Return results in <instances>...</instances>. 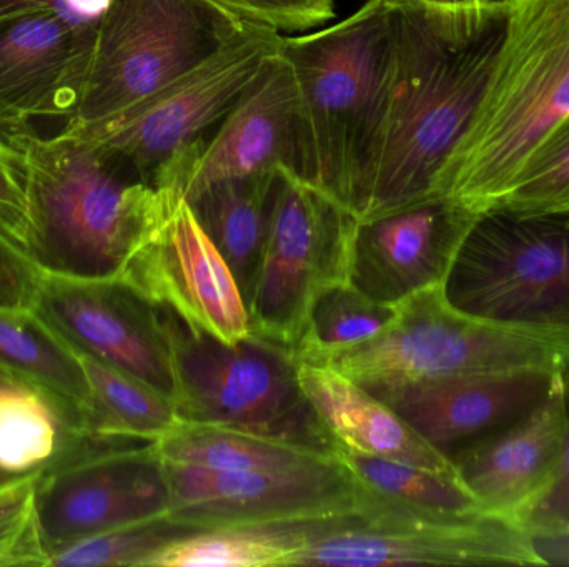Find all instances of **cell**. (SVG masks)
I'll return each mask as SVG.
<instances>
[{
	"label": "cell",
	"mask_w": 569,
	"mask_h": 567,
	"mask_svg": "<svg viewBox=\"0 0 569 567\" xmlns=\"http://www.w3.org/2000/svg\"><path fill=\"white\" fill-rule=\"evenodd\" d=\"M395 2L390 103L358 220L437 196L438 180L480 107L507 33L508 9Z\"/></svg>",
	"instance_id": "cell-1"
},
{
	"label": "cell",
	"mask_w": 569,
	"mask_h": 567,
	"mask_svg": "<svg viewBox=\"0 0 569 567\" xmlns=\"http://www.w3.org/2000/svg\"><path fill=\"white\" fill-rule=\"evenodd\" d=\"M3 126L23 156L29 262L49 275L119 280L180 193L150 185L70 126L49 136L29 123Z\"/></svg>",
	"instance_id": "cell-2"
},
{
	"label": "cell",
	"mask_w": 569,
	"mask_h": 567,
	"mask_svg": "<svg viewBox=\"0 0 569 567\" xmlns=\"http://www.w3.org/2000/svg\"><path fill=\"white\" fill-rule=\"evenodd\" d=\"M395 0H368L333 26L282 36L300 93L301 179L355 216L367 199L395 70Z\"/></svg>",
	"instance_id": "cell-3"
},
{
	"label": "cell",
	"mask_w": 569,
	"mask_h": 567,
	"mask_svg": "<svg viewBox=\"0 0 569 567\" xmlns=\"http://www.w3.org/2000/svg\"><path fill=\"white\" fill-rule=\"evenodd\" d=\"M569 117V0H517L480 107L437 196L493 205Z\"/></svg>",
	"instance_id": "cell-4"
},
{
	"label": "cell",
	"mask_w": 569,
	"mask_h": 567,
	"mask_svg": "<svg viewBox=\"0 0 569 567\" xmlns=\"http://www.w3.org/2000/svg\"><path fill=\"white\" fill-rule=\"evenodd\" d=\"M443 286L475 318L569 336V206L481 210Z\"/></svg>",
	"instance_id": "cell-5"
},
{
	"label": "cell",
	"mask_w": 569,
	"mask_h": 567,
	"mask_svg": "<svg viewBox=\"0 0 569 567\" xmlns=\"http://www.w3.org/2000/svg\"><path fill=\"white\" fill-rule=\"evenodd\" d=\"M159 310L183 423L242 429L335 453L298 383L300 360L293 348L253 333L226 343L169 308Z\"/></svg>",
	"instance_id": "cell-6"
},
{
	"label": "cell",
	"mask_w": 569,
	"mask_h": 567,
	"mask_svg": "<svg viewBox=\"0 0 569 567\" xmlns=\"http://www.w3.org/2000/svg\"><path fill=\"white\" fill-rule=\"evenodd\" d=\"M361 388L488 373L569 365V336L538 335L475 318L455 308L445 286L421 290L398 303L393 320L363 345L323 362Z\"/></svg>",
	"instance_id": "cell-7"
},
{
	"label": "cell",
	"mask_w": 569,
	"mask_h": 567,
	"mask_svg": "<svg viewBox=\"0 0 569 567\" xmlns=\"http://www.w3.org/2000/svg\"><path fill=\"white\" fill-rule=\"evenodd\" d=\"M256 27L217 0H112L70 125L130 109Z\"/></svg>",
	"instance_id": "cell-8"
},
{
	"label": "cell",
	"mask_w": 569,
	"mask_h": 567,
	"mask_svg": "<svg viewBox=\"0 0 569 567\" xmlns=\"http://www.w3.org/2000/svg\"><path fill=\"white\" fill-rule=\"evenodd\" d=\"M282 33L256 27L202 65L130 109L67 125L119 155L159 190L183 196L207 139L276 55Z\"/></svg>",
	"instance_id": "cell-9"
},
{
	"label": "cell",
	"mask_w": 569,
	"mask_h": 567,
	"mask_svg": "<svg viewBox=\"0 0 569 567\" xmlns=\"http://www.w3.org/2000/svg\"><path fill=\"white\" fill-rule=\"evenodd\" d=\"M360 489V488H358ZM535 538L497 516L387 505L360 489L355 518L310 523L297 566H543Z\"/></svg>",
	"instance_id": "cell-10"
},
{
	"label": "cell",
	"mask_w": 569,
	"mask_h": 567,
	"mask_svg": "<svg viewBox=\"0 0 569 567\" xmlns=\"http://www.w3.org/2000/svg\"><path fill=\"white\" fill-rule=\"evenodd\" d=\"M153 445L63 433L56 456L37 476V528L47 563L52 553L77 539L167 518L169 485Z\"/></svg>",
	"instance_id": "cell-11"
},
{
	"label": "cell",
	"mask_w": 569,
	"mask_h": 567,
	"mask_svg": "<svg viewBox=\"0 0 569 567\" xmlns=\"http://www.w3.org/2000/svg\"><path fill=\"white\" fill-rule=\"evenodd\" d=\"M358 219L337 200L279 170L262 265L247 302L253 335L297 352L318 296L350 282Z\"/></svg>",
	"instance_id": "cell-12"
},
{
	"label": "cell",
	"mask_w": 569,
	"mask_h": 567,
	"mask_svg": "<svg viewBox=\"0 0 569 567\" xmlns=\"http://www.w3.org/2000/svg\"><path fill=\"white\" fill-rule=\"evenodd\" d=\"M167 519L190 531L355 518L360 489L340 458L291 472H216L162 463Z\"/></svg>",
	"instance_id": "cell-13"
},
{
	"label": "cell",
	"mask_w": 569,
	"mask_h": 567,
	"mask_svg": "<svg viewBox=\"0 0 569 567\" xmlns=\"http://www.w3.org/2000/svg\"><path fill=\"white\" fill-rule=\"evenodd\" d=\"M30 310L70 348L137 376L176 402L172 348L159 306L126 283L39 272Z\"/></svg>",
	"instance_id": "cell-14"
},
{
	"label": "cell",
	"mask_w": 569,
	"mask_h": 567,
	"mask_svg": "<svg viewBox=\"0 0 569 567\" xmlns=\"http://www.w3.org/2000/svg\"><path fill=\"white\" fill-rule=\"evenodd\" d=\"M119 280L222 342L252 335L239 283L182 195L170 202Z\"/></svg>",
	"instance_id": "cell-15"
},
{
	"label": "cell",
	"mask_w": 569,
	"mask_h": 567,
	"mask_svg": "<svg viewBox=\"0 0 569 567\" xmlns=\"http://www.w3.org/2000/svg\"><path fill=\"white\" fill-rule=\"evenodd\" d=\"M478 215L460 200L435 196L377 219L358 220L348 280L385 305L445 285Z\"/></svg>",
	"instance_id": "cell-16"
},
{
	"label": "cell",
	"mask_w": 569,
	"mask_h": 567,
	"mask_svg": "<svg viewBox=\"0 0 569 567\" xmlns=\"http://www.w3.org/2000/svg\"><path fill=\"white\" fill-rule=\"evenodd\" d=\"M558 383L560 373L520 369L403 383L370 393L451 462L470 446L527 418Z\"/></svg>",
	"instance_id": "cell-17"
},
{
	"label": "cell",
	"mask_w": 569,
	"mask_h": 567,
	"mask_svg": "<svg viewBox=\"0 0 569 567\" xmlns=\"http://www.w3.org/2000/svg\"><path fill=\"white\" fill-rule=\"evenodd\" d=\"M303 163L300 93L279 49L207 139L183 199L236 176L288 170L301 179Z\"/></svg>",
	"instance_id": "cell-18"
},
{
	"label": "cell",
	"mask_w": 569,
	"mask_h": 567,
	"mask_svg": "<svg viewBox=\"0 0 569 567\" xmlns=\"http://www.w3.org/2000/svg\"><path fill=\"white\" fill-rule=\"evenodd\" d=\"M96 37L49 12L0 20V125L76 115ZM62 125V126H63Z\"/></svg>",
	"instance_id": "cell-19"
},
{
	"label": "cell",
	"mask_w": 569,
	"mask_h": 567,
	"mask_svg": "<svg viewBox=\"0 0 569 567\" xmlns=\"http://www.w3.org/2000/svg\"><path fill=\"white\" fill-rule=\"evenodd\" d=\"M563 386L517 425L451 459L461 485L485 515L518 525L557 475L567 442Z\"/></svg>",
	"instance_id": "cell-20"
},
{
	"label": "cell",
	"mask_w": 569,
	"mask_h": 567,
	"mask_svg": "<svg viewBox=\"0 0 569 567\" xmlns=\"http://www.w3.org/2000/svg\"><path fill=\"white\" fill-rule=\"evenodd\" d=\"M298 383L335 453L393 459L458 479L447 456L428 445L387 403L333 366L300 360Z\"/></svg>",
	"instance_id": "cell-21"
},
{
	"label": "cell",
	"mask_w": 569,
	"mask_h": 567,
	"mask_svg": "<svg viewBox=\"0 0 569 567\" xmlns=\"http://www.w3.org/2000/svg\"><path fill=\"white\" fill-rule=\"evenodd\" d=\"M0 373L52 403L63 433H80L89 413V388L73 350L32 310L0 308Z\"/></svg>",
	"instance_id": "cell-22"
},
{
	"label": "cell",
	"mask_w": 569,
	"mask_h": 567,
	"mask_svg": "<svg viewBox=\"0 0 569 567\" xmlns=\"http://www.w3.org/2000/svg\"><path fill=\"white\" fill-rule=\"evenodd\" d=\"M279 172L236 176L210 183L190 196L196 213L249 302L262 265Z\"/></svg>",
	"instance_id": "cell-23"
},
{
	"label": "cell",
	"mask_w": 569,
	"mask_h": 567,
	"mask_svg": "<svg viewBox=\"0 0 569 567\" xmlns=\"http://www.w3.org/2000/svg\"><path fill=\"white\" fill-rule=\"evenodd\" d=\"M153 446L162 463L216 472H291L337 458L311 446L196 423H180Z\"/></svg>",
	"instance_id": "cell-24"
},
{
	"label": "cell",
	"mask_w": 569,
	"mask_h": 567,
	"mask_svg": "<svg viewBox=\"0 0 569 567\" xmlns=\"http://www.w3.org/2000/svg\"><path fill=\"white\" fill-rule=\"evenodd\" d=\"M73 353L89 388V413L80 433L156 443L183 423L166 393L87 353Z\"/></svg>",
	"instance_id": "cell-25"
},
{
	"label": "cell",
	"mask_w": 569,
	"mask_h": 567,
	"mask_svg": "<svg viewBox=\"0 0 569 567\" xmlns=\"http://www.w3.org/2000/svg\"><path fill=\"white\" fill-rule=\"evenodd\" d=\"M308 525L190 531L157 549L146 567L297 566Z\"/></svg>",
	"instance_id": "cell-26"
},
{
	"label": "cell",
	"mask_w": 569,
	"mask_h": 567,
	"mask_svg": "<svg viewBox=\"0 0 569 567\" xmlns=\"http://www.w3.org/2000/svg\"><path fill=\"white\" fill-rule=\"evenodd\" d=\"M358 488L378 502L448 515L483 513L458 479L420 466L375 456L337 453Z\"/></svg>",
	"instance_id": "cell-27"
},
{
	"label": "cell",
	"mask_w": 569,
	"mask_h": 567,
	"mask_svg": "<svg viewBox=\"0 0 569 567\" xmlns=\"http://www.w3.org/2000/svg\"><path fill=\"white\" fill-rule=\"evenodd\" d=\"M395 313L397 305L375 302L350 282L337 283L311 306L297 348L298 360L323 363L337 353L363 345L387 328Z\"/></svg>",
	"instance_id": "cell-28"
},
{
	"label": "cell",
	"mask_w": 569,
	"mask_h": 567,
	"mask_svg": "<svg viewBox=\"0 0 569 567\" xmlns=\"http://www.w3.org/2000/svg\"><path fill=\"white\" fill-rule=\"evenodd\" d=\"M63 425L46 396L0 382V478L36 472L56 456Z\"/></svg>",
	"instance_id": "cell-29"
},
{
	"label": "cell",
	"mask_w": 569,
	"mask_h": 567,
	"mask_svg": "<svg viewBox=\"0 0 569 567\" xmlns=\"http://www.w3.org/2000/svg\"><path fill=\"white\" fill-rule=\"evenodd\" d=\"M187 533H190V529L173 525L167 518L133 523V525L120 526V528L77 539L52 553L47 566L146 567L150 556L157 549Z\"/></svg>",
	"instance_id": "cell-30"
},
{
	"label": "cell",
	"mask_w": 569,
	"mask_h": 567,
	"mask_svg": "<svg viewBox=\"0 0 569 567\" xmlns=\"http://www.w3.org/2000/svg\"><path fill=\"white\" fill-rule=\"evenodd\" d=\"M493 205L525 210L569 206V117L548 136L511 189Z\"/></svg>",
	"instance_id": "cell-31"
},
{
	"label": "cell",
	"mask_w": 569,
	"mask_h": 567,
	"mask_svg": "<svg viewBox=\"0 0 569 567\" xmlns=\"http://www.w3.org/2000/svg\"><path fill=\"white\" fill-rule=\"evenodd\" d=\"M36 472L0 478V567L47 566L36 516Z\"/></svg>",
	"instance_id": "cell-32"
},
{
	"label": "cell",
	"mask_w": 569,
	"mask_h": 567,
	"mask_svg": "<svg viewBox=\"0 0 569 567\" xmlns=\"http://www.w3.org/2000/svg\"><path fill=\"white\" fill-rule=\"evenodd\" d=\"M0 240L29 262L23 156L3 125H0Z\"/></svg>",
	"instance_id": "cell-33"
},
{
	"label": "cell",
	"mask_w": 569,
	"mask_h": 567,
	"mask_svg": "<svg viewBox=\"0 0 569 567\" xmlns=\"http://www.w3.org/2000/svg\"><path fill=\"white\" fill-rule=\"evenodd\" d=\"M560 375L568 419L563 455L550 488L518 522V526L535 539L569 538V365Z\"/></svg>",
	"instance_id": "cell-34"
},
{
	"label": "cell",
	"mask_w": 569,
	"mask_h": 567,
	"mask_svg": "<svg viewBox=\"0 0 569 567\" xmlns=\"http://www.w3.org/2000/svg\"><path fill=\"white\" fill-rule=\"evenodd\" d=\"M277 32L317 29L333 19L337 0H217Z\"/></svg>",
	"instance_id": "cell-35"
},
{
	"label": "cell",
	"mask_w": 569,
	"mask_h": 567,
	"mask_svg": "<svg viewBox=\"0 0 569 567\" xmlns=\"http://www.w3.org/2000/svg\"><path fill=\"white\" fill-rule=\"evenodd\" d=\"M112 0H0V20L27 13L60 17L82 36L96 37Z\"/></svg>",
	"instance_id": "cell-36"
},
{
	"label": "cell",
	"mask_w": 569,
	"mask_h": 567,
	"mask_svg": "<svg viewBox=\"0 0 569 567\" xmlns=\"http://www.w3.org/2000/svg\"><path fill=\"white\" fill-rule=\"evenodd\" d=\"M39 270L0 240V308L29 310Z\"/></svg>",
	"instance_id": "cell-37"
},
{
	"label": "cell",
	"mask_w": 569,
	"mask_h": 567,
	"mask_svg": "<svg viewBox=\"0 0 569 567\" xmlns=\"http://www.w3.org/2000/svg\"><path fill=\"white\" fill-rule=\"evenodd\" d=\"M421 2L447 10L473 9V7H477V0H421Z\"/></svg>",
	"instance_id": "cell-38"
},
{
	"label": "cell",
	"mask_w": 569,
	"mask_h": 567,
	"mask_svg": "<svg viewBox=\"0 0 569 567\" xmlns=\"http://www.w3.org/2000/svg\"><path fill=\"white\" fill-rule=\"evenodd\" d=\"M517 0H477L480 9H510Z\"/></svg>",
	"instance_id": "cell-39"
},
{
	"label": "cell",
	"mask_w": 569,
	"mask_h": 567,
	"mask_svg": "<svg viewBox=\"0 0 569 567\" xmlns=\"http://www.w3.org/2000/svg\"><path fill=\"white\" fill-rule=\"evenodd\" d=\"M0 382H10L9 378H6V376L2 375V373H0ZM16 383V382H13Z\"/></svg>",
	"instance_id": "cell-40"
},
{
	"label": "cell",
	"mask_w": 569,
	"mask_h": 567,
	"mask_svg": "<svg viewBox=\"0 0 569 567\" xmlns=\"http://www.w3.org/2000/svg\"><path fill=\"white\" fill-rule=\"evenodd\" d=\"M398 2H411V0H398Z\"/></svg>",
	"instance_id": "cell-41"
}]
</instances>
